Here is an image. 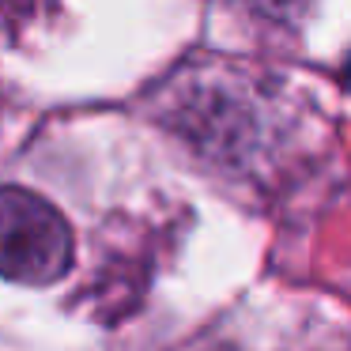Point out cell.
<instances>
[{
  "mask_svg": "<svg viewBox=\"0 0 351 351\" xmlns=\"http://www.w3.org/2000/svg\"><path fill=\"white\" fill-rule=\"evenodd\" d=\"M72 265V230L46 197L19 185L0 189V276L12 283H53Z\"/></svg>",
  "mask_w": 351,
  "mask_h": 351,
  "instance_id": "6da1fadb",
  "label": "cell"
},
{
  "mask_svg": "<svg viewBox=\"0 0 351 351\" xmlns=\"http://www.w3.org/2000/svg\"><path fill=\"white\" fill-rule=\"evenodd\" d=\"M343 84H348V91H351V57L343 61Z\"/></svg>",
  "mask_w": 351,
  "mask_h": 351,
  "instance_id": "7a4b0ae2",
  "label": "cell"
}]
</instances>
